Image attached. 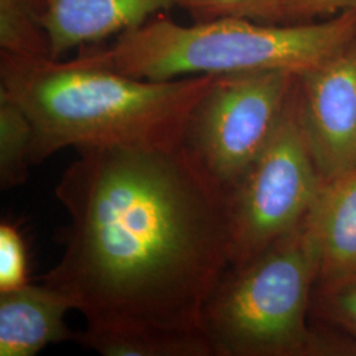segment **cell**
<instances>
[{
  "label": "cell",
  "instance_id": "1",
  "mask_svg": "<svg viewBox=\"0 0 356 356\" xmlns=\"http://www.w3.org/2000/svg\"><path fill=\"white\" fill-rule=\"evenodd\" d=\"M69 223L41 281L114 335H204L229 267L227 191L181 143L78 149L56 188Z\"/></svg>",
  "mask_w": 356,
  "mask_h": 356
},
{
  "label": "cell",
  "instance_id": "2",
  "mask_svg": "<svg viewBox=\"0 0 356 356\" xmlns=\"http://www.w3.org/2000/svg\"><path fill=\"white\" fill-rule=\"evenodd\" d=\"M216 76L149 81L73 60L0 54V92L33 124L32 165L67 147H157L184 143L195 104Z\"/></svg>",
  "mask_w": 356,
  "mask_h": 356
},
{
  "label": "cell",
  "instance_id": "3",
  "mask_svg": "<svg viewBox=\"0 0 356 356\" xmlns=\"http://www.w3.org/2000/svg\"><path fill=\"white\" fill-rule=\"evenodd\" d=\"M355 35L356 13L294 24L218 19L193 26L159 13L119 35L113 45L74 60L149 81L264 70L300 74L330 58Z\"/></svg>",
  "mask_w": 356,
  "mask_h": 356
},
{
  "label": "cell",
  "instance_id": "4",
  "mask_svg": "<svg viewBox=\"0 0 356 356\" xmlns=\"http://www.w3.org/2000/svg\"><path fill=\"white\" fill-rule=\"evenodd\" d=\"M319 251L310 218L254 260L229 267L204 306L213 356H356V341L309 323Z\"/></svg>",
  "mask_w": 356,
  "mask_h": 356
},
{
  "label": "cell",
  "instance_id": "5",
  "mask_svg": "<svg viewBox=\"0 0 356 356\" xmlns=\"http://www.w3.org/2000/svg\"><path fill=\"white\" fill-rule=\"evenodd\" d=\"M323 185L306 138L297 76L270 140L227 191L229 267L254 260L297 229Z\"/></svg>",
  "mask_w": 356,
  "mask_h": 356
},
{
  "label": "cell",
  "instance_id": "6",
  "mask_svg": "<svg viewBox=\"0 0 356 356\" xmlns=\"http://www.w3.org/2000/svg\"><path fill=\"white\" fill-rule=\"evenodd\" d=\"M297 76L291 70L216 76L195 104L184 144L226 191L270 140Z\"/></svg>",
  "mask_w": 356,
  "mask_h": 356
},
{
  "label": "cell",
  "instance_id": "7",
  "mask_svg": "<svg viewBox=\"0 0 356 356\" xmlns=\"http://www.w3.org/2000/svg\"><path fill=\"white\" fill-rule=\"evenodd\" d=\"M298 91L310 152L326 185L356 169V35L300 73Z\"/></svg>",
  "mask_w": 356,
  "mask_h": 356
},
{
  "label": "cell",
  "instance_id": "8",
  "mask_svg": "<svg viewBox=\"0 0 356 356\" xmlns=\"http://www.w3.org/2000/svg\"><path fill=\"white\" fill-rule=\"evenodd\" d=\"M176 0H47L51 60L138 28Z\"/></svg>",
  "mask_w": 356,
  "mask_h": 356
},
{
  "label": "cell",
  "instance_id": "9",
  "mask_svg": "<svg viewBox=\"0 0 356 356\" xmlns=\"http://www.w3.org/2000/svg\"><path fill=\"white\" fill-rule=\"evenodd\" d=\"M74 310L64 294L47 284L0 293V356L38 355L47 346L76 342L65 323Z\"/></svg>",
  "mask_w": 356,
  "mask_h": 356
},
{
  "label": "cell",
  "instance_id": "10",
  "mask_svg": "<svg viewBox=\"0 0 356 356\" xmlns=\"http://www.w3.org/2000/svg\"><path fill=\"white\" fill-rule=\"evenodd\" d=\"M309 218L318 244L317 282L356 275V169L323 185Z\"/></svg>",
  "mask_w": 356,
  "mask_h": 356
},
{
  "label": "cell",
  "instance_id": "11",
  "mask_svg": "<svg viewBox=\"0 0 356 356\" xmlns=\"http://www.w3.org/2000/svg\"><path fill=\"white\" fill-rule=\"evenodd\" d=\"M76 342L104 356H213L204 335H114L79 331Z\"/></svg>",
  "mask_w": 356,
  "mask_h": 356
},
{
  "label": "cell",
  "instance_id": "12",
  "mask_svg": "<svg viewBox=\"0 0 356 356\" xmlns=\"http://www.w3.org/2000/svg\"><path fill=\"white\" fill-rule=\"evenodd\" d=\"M45 13L47 0H0L1 53L51 58Z\"/></svg>",
  "mask_w": 356,
  "mask_h": 356
},
{
  "label": "cell",
  "instance_id": "13",
  "mask_svg": "<svg viewBox=\"0 0 356 356\" xmlns=\"http://www.w3.org/2000/svg\"><path fill=\"white\" fill-rule=\"evenodd\" d=\"M33 124L24 108L0 92V186L10 191L26 184L32 165Z\"/></svg>",
  "mask_w": 356,
  "mask_h": 356
},
{
  "label": "cell",
  "instance_id": "14",
  "mask_svg": "<svg viewBox=\"0 0 356 356\" xmlns=\"http://www.w3.org/2000/svg\"><path fill=\"white\" fill-rule=\"evenodd\" d=\"M284 0H176V6L189 13L194 23L218 19H247L280 24Z\"/></svg>",
  "mask_w": 356,
  "mask_h": 356
},
{
  "label": "cell",
  "instance_id": "15",
  "mask_svg": "<svg viewBox=\"0 0 356 356\" xmlns=\"http://www.w3.org/2000/svg\"><path fill=\"white\" fill-rule=\"evenodd\" d=\"M316 288L319 316L356 341V275L317 282Z\"/></svg>",
  "mask_w": 356,
  "mask_h": 356
},
{
  "label": "cell",
  "instance_id": "16",
  "mask_svg": "<svg viewBox=\"0 0 356 356\" xmlns=\"http://www.w3.org/2000/svg\"><path fill=\"white\" fill-rule=\"evenodd\" d=\"M29 284L26 244L22 232L10 222L0 225V293Z\"/></svg>",
  "mask_w": 356,
  "mask_h": 356
},
{
  "label": "cell",
  "instance_id": "17",
  "mask_svg": "<svg viewBox=\"0 0 356 356\" xmlns=\"http://www.w3.org/2000/svg\"><path fill=\"white\" fill-rule=\"evenodd\" d=\"M343 13H356V0H284L280 24L310 23Z\"/></svg>",
  "mask_w": 356,
  "mask_h": 356
}]
</instances>
